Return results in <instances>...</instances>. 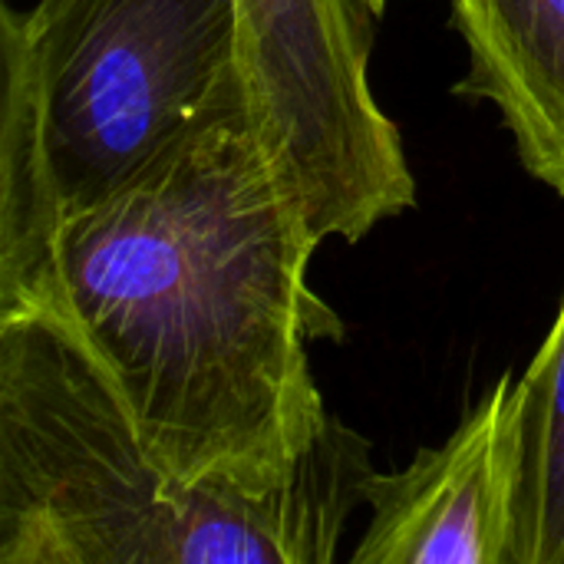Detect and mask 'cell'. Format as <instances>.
Here are the masks:
<instances>
[{
	"instance_id": "obj_4",
	"label": "cell",
	"mask_w": 564,
	"mask_h": 564,
	"mask_svg": "<svg viewBox=\"0 0 564 564\" xmlns=\"http://www.w3.org/2000/svg\"><path fill=\"white\" fill-rule=\"evenodd\" d=\"M264 145L317 241H360L416 202L400 129L370 89L364 0H238Z\"/></svg>"
},
{
	"instance_id": "obj_7",
	"label": "cell",
	"mask_w": 564,
	"mask_h": 564,
	"mask_svg": "<svg viewBox=\"0 0 564 564\" xmlns=\"http://www.w3.org/2000/svg\"><path fill=\"white\" fill-rule=\"evenodd\" d=\"M519 453L509 564H564V301L516 383Z\"/></svg>"
},
{
	"instance_id": "obj_8",
	"label": "cell",
	"mask_w": 564,
	"mask_h": 564,
	"mask_svg": "<svg viewBox=\"0 0 564 564\" xmlns=\"http://www.w3.org/2000/svg\"><path fill=\"white\" fill-rule=\"evenodd\" d=\"M364 3H367V7H370V10H373V13H380V10H383V3H387V0H364Z\"/></svg>"
},
{
	"instance_id": "obj_5",
	"label": "cell",
	"mask_w": 564,
	"mask_h": 564,
	"mask_svg": "<svg viewBox=\"0 0 564 564\" xmlns=\"http://www.w3.org/2000/svg\"><path fill=\"white\" fill-rule=\"evenodd\" d=\"M519 453L516 380L492 393L440 446L403 473L367 482L370 525L357 564H509Z\"/></svg>"
},
{
	"instance_id": "obj_2",
	"label": "cell",
	"mask_w": 564,
	"mask_h": 564,
	"mask_svg": "<svg viewBox=\"0 0 564 564\" xmlns=\"http://www.w3.org/2000/svg\"><path fill=\"white\" fill-rule=\"evenodd\" d=\"M373 473L327 416L274 489L185 486L56 311L0 317V564H327Z\"/></svg>"
},
{
	"instance_id": "obj_3",
	"label": "cell",
	"mask_w": 564,
	"mask_h": 564,
	"mask_svg": "<svg viewBox=\"0 0 564 564\" xmlns=\"http://www.w3.org/2000/svg\"><path fill=\"white\" fill-rule=\"evenodd\" d=\"M26 66L59 215L149 172L241 69L238 0H36L3 7Z\"/></svg>"
},
{
	"instance_id": "obj_6",
	"label": "cell",
	"mask_w": 564,
	"mask_h": 564,
	"mask_svg": "<svg viewBox=\"0 0 564 564\" xmlns=\"http://www.w3.org/2000/svg\"><path fill=\"white\" fill-rule=\"evenodd\" d=\"M459 96L499 106L529 175L564 195V0H453Z\"/></svg>"
},
{
	"instance_id": "obj_1",
	"label": "cell",
	"mask_w": 564,
	"mask_h": 564,
	"mask_svg": "<svg viewBox=\"0 0 564 564\" xmlns=\"http://www.w3.org/2000/svg\"><path fill=\"white\" fill-rule=\"evenodd\" d=\"M317 248L241 66L149 172L59 221L23 311L86 340L172 479L274 489L330 416L307 340L344 327L307 288Z\"/></svg>"
}]
</instances>
